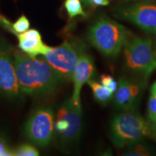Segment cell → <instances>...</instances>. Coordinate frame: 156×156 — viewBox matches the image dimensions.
<instances>
[{
	"label": "cell",
	"mask_w": 156,
	"mask_h": 156,
	"mask_svg": "<svg viewBox=\"0 0 156 156\" xmlns=\"http://www.w3.org/2000/svg\"><path fill=\"white\" fill-rule=\"evenodd\" d=\"M151 93L152 95L156 96V81L153 84V85L151 86Z\"/></svg>",
	"instance_id": "cell-23"
},
{
	"label": "cell",
	"mask_w": 156,
	"mask_h": 156,
	"mask_svg": "<svg viewBox=\"0 0 156 156\" xmlns=\"http://www.w3.org/2000/svg\"><path fill=\"white\" fill-rule=\"evenodd\" d=\"M90 5L95 6H107L109 5V0H90Z\"/></svg>",
	"instance_id": "cell-22"
},
{
	"label": "cell",
	"mask_w": 156,
	"mask_h": 156,
	"mask_svg": "<svg viewBox=\"0 0 156 156\" xmlns=\"http://www.w3.org/2000/svg\"><path fill=\"white\" fill-rule=\"evenodd\" d=\"M101 82L102 85L110 89L112 92H116L118 87V83L114 80L112 76L110 75H102L101 76Z\"/></svg>",
	"instance_id": "cell-20"
},
{
	"label": "cell",
	"mask_w": 156,
	"mask_h": 156,
	"mask_svg": "<svg viewBox=\"0 0 156 156\" xmlns=\"http://www.w3.org/2000/svg\"><path fill=\"white\" fill-rule=\"evenodd\" d=\"M128 30L116 21L101 17L90 27L87 39L103 56L116 57L129 38Z\"/></svg>",
	"instance_id": "cell-3"
},
{
	"label": "cell",
	"mask_w": 156,
	"mask_h": 156,
	"mask_svg": "<svg viewBox=\"0 0 156 156\" xmlns=\"http://www.w3.org/2000/svg\"><path fill=\"white\" fill-rule=\"evenodd\" d=\"M83 53L74 43L64 41L58 46H48L42 56L64 80H72L74 69Z\"/></svg>",
	"instance_id": "cell-7"
},
{
	"label": "cell",
	"mask_w": 156,
	"mask_h": 156,
	"mask_svg": "<svg viewBox=\"0 0 156 156\" xmlns=\"http://www.w3.org/2000/svg\"><path fill=\"white\" fill-rule=\"evenodd\" d=\"M125 2H140V1H147V0H124Z\"/></svg>",
	"instance_id": "cell-26"
},
{
	"label": "cell",
	"mask_w": 156,
	"mask_h": 156,
	"mask_svg": "<svg viewBox=\"0 0 156 156\" xmlns=\"http://www.w3.org/2000/svg\"><path fill=\"white\" fill-rule=\"evenodd\" d=\"M142 142L136 143L126 147V151L124 152L123 155L126 156H149L153 155L151 148L147 145L142 144Z\"/></svg>",
	"instance_id": "cell-14"
},
{
	"label": "cell",
	"mask_w": 156,
	"mask_h": 156,
	"mask_svg": "<svg viewBox=\"0 0 156 156\" xmlns=\"http://www.w3.org/2000/svg\"><path fill=\"white\" fill-rule=\"evenodd\" d=\"M110 133L115 147L123 148L151 136L152 125L135 111H123L113 118Z\"/></svg>",
	"instance_id": "cell-2"
},
{
	"label": "cell",
	"mask_w": 156,
	"mask_h": 156,
	"mask_svg": "<svg viewBox=\"0 0 156 156\" xmlns=\"http://www.w3.org/2000/svg\"><path fill=\"white\" fill-rule=\"evenodd\" d=\"M148 38L129 37L124 46L126 67L145 79L156 70V55Z\"/></svg>",
	"instance_id": "cell-4"
},
{
	"label": "cell",
	"mask_w": 156,
	"mask_h": 156,
	"mask_svg": "<svg viewBox=\"0 0 156 156\" xmlns=\"http://www.w3.org/2000/svg\"><path fill=\"white\" fill-rule=\"evenodd\" d=\"M94 72L93 59L88 54L83 53L80 56L75 69L73 78L74 87L71 101L76 106H81L80 93L83 85L90 79Z\"/></svg>",
	"instance_id": "cell-11"
},
{
	"label": "cell",
	"mask_w": 156,
	"mask_h": 156,
	"mask_svg": "<svg viewBox=\"0 0 156 156\" xmlns=\"http://www.w3.org/2000/svg\"><path fill=\"white\" fill-rule=\"evenodd\" d=\"M14 155L16 156H38L39 152L36 147L30 144H22L13 150Z\"/></svg>",
	"instance_id": "cell-17"
},
{
	"label": "cell",
	"mask_w": 156,
	"mask_h": 156,
	"mask_svg": "<svg viewBox=\"0 0 156 156\" xmlns=\"http://www.w3.org/2000/svg\"><path fill=\"white\" fill-rule=\"evenodd\" d=\"M155 55H156V51H155Z\"/></svg>",
	"instance_id": "cell-27"
},
{
	"label": "cell",
	"mask_w": 156,
	"mask_h": 156,
	"mask_svg": "<svg viewBox=\"0 0 156 156\" xmlns=\"http://www.w3.org/2000/svg\"><path fill=\"white\" fill-rule=\"evenodd\" d=\"M119 18L132 23L142 30L156 36V2L140 1L115 9Z\"/></svg>",
	"instance_id": "cell-9"
},
{
	"label": "cell",
	"mask_w": 156,
	"mask_h": 156,
	"mask_svg": "<svg viewBox=\"0 0 156 156\" xmlns=\"http://www.w3.org/2000/svg\"><path fill=\"white\" fill-rule=\"evenodd\" d=\"M143 89L142 83L126 77L120 78L114 96L116 108L122 111H135Z\"/></svg>",
	"instance_id": "cell-10"
},
{
	"label": "cell",
	"mask_w": 156,
	"mask_h": 156,
	"mask_svg": "<svg viewBox=\"0 0 156 156\" xmlns=\"http://www.w3.org/2000/svg\"><path fill=\"white\" fill-rule=\"evenodd\" d=\"M80 1L83 2L85 5L90 6V0H80Z\"/></svg>",
	"instance_id": "cell-25"
},
{
	"label": "cell",
	"mask_w": 156,
	"mask_h": 156,
	"mask_svg": "<svg viewBox=\"0 0 156 156\" xmlns=\"http://www.w3.org/2000/svg\"><path fill=\"white\" fill-rule=\"evenodd\" d=\"M17 79L24 95L41 96L51 94L58 89L63 77L44 58H32L17 50H13Z\"/></svg>",
	"instance_id": "cell-1"
},
{
	"label": "cell",
	"mask_w": 156,
	"mask_h": 156,
	"mask_svg": "<svg viewBox=\"0 0 156 156\" xmlns=\"http://www.w3.org/2000/svg\"><path fill=\"white\" fill-rule=\"evenodd\" d=\"M30 28V22L25 15H22L12 25V34L15 36L23 34Z\"/></svg>",
	"instance_id": "cell-16"
},
{
	"label": "cell",
	"mask_w": 156,
	"mask_h": 156,
	"mask_svg": "<svg viewBox=\"0 0 156 156\" xmlns=\"http://www.w3.org/2000/svg\"><path fill=\"white\" fill-rule=\"evenodd\" d=\"M13 50L8 43L0 39V95L9 100H17L24 95L17 82Z\"/></svg>",
	"instance_id": "cell-8"
},
{
	"label": "cell",
	"mask_w": 156,
	"mask_h": 156,
	"mask_svg": "<svg viewBox=\"0 0 156 156\" xmlns=\"http://www.w3.org/2000/svg\"><path fill=\"white\" fill-rule=\"evenodd\" d=\"M16 36L18 39V48L32 58L44 55L48 48V46L43 42L41 34L36 29H28Z\"/></svg>",
	"instance_id": "cell-12"
},
{
	"label": "cell",
	"mask_w": 156,
	"mask_h": 156,
	"mask_svg": "<svg viewBox=\"0 0 156 156\" xmlns=\"http://www.w3.org/2000/svg\"><path fill=\"white\" fill-rule=\"evenodd\" d=\"M82 120V106H75L70 98L58 109L54 128L64 151H69L77 144L80 137Z\"/></svg>",
	"instance_id": "cell-5"
},
{
	"label": "cell",
	"mask_w": 156,
	"mask_h": 156,
	"mask_svg": "<svg viewBox=\"0 0 156 156\" xmlns=\"http://www.w3.org/2000/svg\"><path fill=\"white\" fill-rule=\"evenodd\" d=\"M14 155L13 150L9 145L8 140L4 134L0 133V156Z\"/></svg>",
	"instance_id": "cell-19"
},
{
	"label": "cell",
	"mask_w": 156,
	"mask_h": 156,
	"mask_svg": "<svg viewBox=\"0 0 156 156\" xmlns=\"http://www.w3.org/2000/svg\"><path fill=\"white\" fill-rule=\"evenodd\" d=\"M147 119L152 126H156V96L152 95L147 103Z\"/></svg>",
	"instance_id": "cell-18"
},
{
	"label": "cell",
	"mask_w": 156,
	"mask_h": 156,
	"mask_svg": "<svg viewBox=\"0 0 156 156\" xmlns=\"http://www.w3.org/2000/svg\"><path fill=\"white\" fill-rule=\"evenodd\" d=\"M64 7L70 19L77 16H87L86 13L83 10L80 0H66Z\"/></svg>",
	"instance_id": "cell-15"
},
{
	"label": "cell",
	"mask_w": 156,
	"mask_h": 156,
	"mask_svg": "<svg viewBox=\"0 0 156 156\" xmlns=\"http://www.w3.org/2000/svg\"><path fill=\"white\" fill-rule=\"evenodd\" d=\"M12 23L9 22L6 17L0 15V25L2 28L6 29L7 30H8L9 32L12 33Z\"/></svg>",
	"instance_id": "cell-21"
},
{
	"label": "cell",
	"mask_w": 156,
	"mask_h": 156,
	"mask_svg": "<svg viewBox=\"0 0 156 156\" xmlns=\"http://www.w3.org/2000/svg\"><path fill=\"white\" fill-rule=\"evenodd\" d=\"M55 118L50 107L36 108L27 120L25 136L33 144L41 147H47L55 134Z\"/></svg>",
	"instance_id": "cell-6"
},
{
	"label": "cell",
	"mask_w": 156,
	"mask_h": 156,
	"mask_svg": "<svg viewBox=\"0 0 156 156\" xmlns=\"http://www.w3.org/2000/svg\"><path fill=\"white\" fill-rule=\"evenodd\" d=\"M151 137L156 142V126H152Z\"/></svg>",
	"instance_id": "cell-24"
},
{
	"label": "cell",
	"mask_w": 156,
	"mask_h": 156,
	"mask_svg": "<svg viewBox=\"0 0 156 156\" xmlns=\"http://www.w3.org/2000/svg\"><path fill=\"white\" fill-rule=\"evenodd\" d=\"M87 83L92 90L93 96L97 102L104 105L108 103V101L112 98L114 92H112L110 89L104 86L102 84L91 80H89Z\"/></svg>",
	"instance_id": "cell-13"
}]
</instances>
